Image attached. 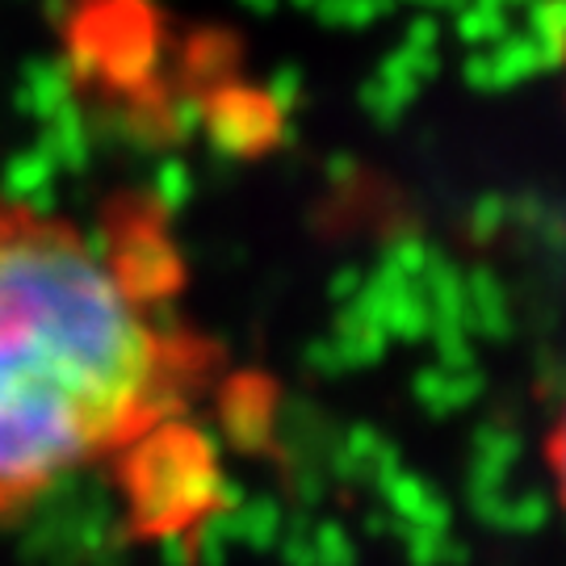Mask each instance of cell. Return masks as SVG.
<instances>
[{"mask_svg": "<svg viewBox=\"0 0 566 566\" xmlns=\"http://www.w3.org/2000/svg\"><path fill=\"white\" fill-rule=\"evenodd\" d=\"M549 470H554V483H558V495H563L566 507V411L554 428V437H549Z\"/></svg>", "mask_w": 566, "mask_h": 566, "instance_id": "obj_2", "label": "cell"}, {"mask_svg": "<svg viewBox=\"0 0 566 566\" xmlns=\"http://www.w3.org/2000/svg\"><path fill=\"white\" fill-rule=\"evenodd\" d=\"M172 264L135 210L0 198V516L151 441L198 386Z\"/></svg>", "mask_w": 566, "mask_h": 566, "instance_id": "obj_1", "label": "cell"}]
</instances>
